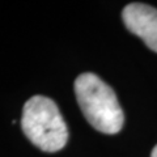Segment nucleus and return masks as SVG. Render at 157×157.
<instances>
[{
  "mask_svg": "<svg viewBox=\"0 0 157 157\" xmlns=\"http://www.w3.org/2000/svg\"><path fill=\"white\" fill-rule=\"evenodd\" d=\"M151 157H157V145L152 149V153H151Z\"/></svg>",
  "mask_w": 157,
  "mask_h": 157,
  "instance_id": "nucleus-4",
  "label": "nucleus"
},
{
  "mask_svg": "<svg viewBox=\"0 0 157 157\" xmlns=\"http://www.w3.org/2000/svg\"><path fill=\"white\" fill-rule=\"evenodd\" d=\"M21 127L25 136L43 152H58L68 141V128L51 98L34 96L24 105Z\"/></svg>",
  "mask_w": 157,
  "mask_h": 157,
  "instance_id": "nucleus-2",
  "label": "nucleus"
},
{
  "mask_svg": "<svg viewBox=\"0 0 157 157\" xmlns=\"http://www.w3.org/2000/svg\"><path fill=\"white\" fill-rule=\"evenodd\" d=\"M126 28L143 39L152 51L157 52V9L144 3H131L122 12Z\"/></svg>",
  "mask_w": 157,
  "mask_h": 157,
  "instance_id": "nucleus-3",
  "label": "nucleus"
},
{
  "mask_svg": "<svg viewBox=\"0 0 157 157\" xmlns=\"http://www.w3.org/2000/svg\"><path fill=\"white\" fill-rule=\"evenodd\" d=\"M77 104L85 119L102 134H118L124 123L123 110L113 88L92 72H85L75 80Z\"/></svg>",
  "mask_w": 157,
  "mask_h": 157,
  "instance_id": "nucleus-1",
  "label": "nucleus"
}]
</instances>
